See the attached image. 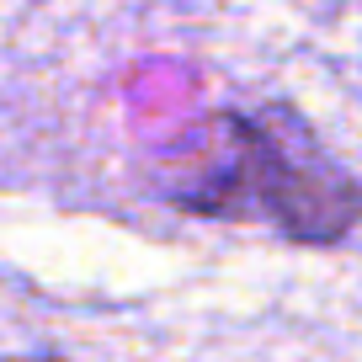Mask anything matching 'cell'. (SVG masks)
Here are the masks:
<instances>
[{
	"label": "cell",
	"mask_w": 362,
	"mask_h": 362,
	"mask_svg": "<svg viewBox=\"0 0 362 362\" xmlns=\"http://www.w3.org/2000/svg\"><path fill=\"white\" fill-rule=\"evenodd\" d=\"M160 192L187 214L256 218L277 235L330 245L362 218V187L320 149L298 112H218L170 144Z\"/></svg>",
	"instance_id": "1"
},
{
	"label": "cell",
	"mask_w": 362,
	"mask_h": 362,
	"mask_svg": "<svg viewBox=\"0 0 362 362\" xmlns=\"http://www.w3.org/2000/svg\"><path fill=\"white\" fill-rule=\"evenodd\" d=\"M6 362H64V357H6Z\"/></svg>",
	"instance_id": "2"
}]
</instances>
